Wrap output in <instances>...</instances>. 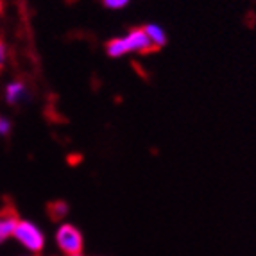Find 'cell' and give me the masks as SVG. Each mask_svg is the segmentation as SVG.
I'll list each match as a JSON object with an SVG mask.
<instances>
[{"label": "cell", "mask_w": 256, "mask_h": 256, "mask_svg": "<svg viewBox=\"0 0 256 256\" xmlns=\"http://www.w3.org/2000/svg\"><path fill=\"white\" fill-rule=\"evenodd\" d=\"M154 47L152 43L147 38L144 27H136L131 29L128 34L113 38L106 43V52L110 58H124L126 54H146V52H152Z\"/></svg>", "instance_id": "cell-1"}, {"label": "cell", "mask_w": 256, "mask_h": 256, "mask_svg": "<svg viewBox=\"0 0 256 256\" xmlns=\"http://www.w3.org/2000/svg\"><path fill=\"white\" fill-rule=\"evenodd\" d=\"M13 238L29 254H40L45 249V244H47V236H45L43 230L32 220H18Z\"/></svg>", "instance_id": "cell-2"}, {"label": "cell", "mask_w": 256, "mask_h": 256, "mask_svg": "<svg viewBox=\"0 0 256 256\" xmlns=\"http://www.w3.org/2000/svg\"><path fill=\"white\" fill-rule=\"evenodd\" d=\"M56 246L60 248V251L64 256H72L82 252L84 248V236H82L81 230L72 224V222H61L58 230H56Z\"/></svg>", "instance_id": "cell-3"}, {"label": "cell", "mask_w": 256, "mask_h": 256, "mask_svg": "<svg viewBox=\"0 0 256 256\" xmlns=\"http://www.w3.org/2000/svg\"><path fill=\"white\" fill-rule=\"evenodd\" d=\"M18 220L13 210H8V212H0V244L8 242L9 238L14 236V230L18 226Z\"/></svg>", "instance_id": "cell-4"}, {"label": "cell", "mask_w": 256, "mask_h": 256, "mask_svg": "<svg viewBox=\"0 0 256 256\" xmlns=\"http://www.w3.org/2000/svg\"><path fill=\"white\" fill-rule=\"evenodd\" d=\"M26 97H27L26 82H22V81L8 82V86H6V90H4L6 102L11 104V106H16V104L24 102V100H26Z\"/></svg>", "instance_id": "cell-5"}, {"label": "cell", "mask_w": 256, "mask_h": 256, "mask_svg": "<svg viewBox=\"0 0 256 256\" xmlns=\"http://www.w3.org/2000/svg\"><path fill=\"white\" fill-rule=\"evenodd\" d=\"M144 30H146L149 42L152 43L154 50H158V48L166 45V32L160 24H147V26H144Z\"/></svg>", "instance_id": "cell-6"}, {"label": "cell", "mask_w": 256, "mask_h": 256, "mask_svg": "<svg viewBox=\"0 0 256 256\" xmlns=\"http://www.w3.org/2000/svg\"><path fill=\"white\" fill-rule=\"evenodd\" d=\"M70 212V206L66 204L64 201H56L50 204V217L54 220H63Z\"/></svg>", "instance_id": "cell-7"}, {"label": "cell", "mask_w": 256, "mask_h": 256, "mask_svg": "<svg viewBox=\"0 0 256 256\" xmlns=\"http://www.w3.org/2000/svg\"><path fill=\"white\" fill-rule=\"evenodd\" d=\"M13 129V124H11V120L8 116L0 115V136H8L9 132Z\"/></svg>", "instance_id": "cell-8"}, {"label": "cell", "mask_w": 256, "mask_h": 256, "mask_svg": "<svg viewBox=\"0 0 256 256\" xmlns=\"http://www.w3.org/2000/svg\"><path fill=\"white\" fill-rule=\"evenodd\" d=\"M131 0H102V4L108 9H124L126 6H129Z\"/></svg>", "instance_id": "cell-9"}, {"label": "cell", "mask_w": 256, "mask_h": 256, "mask_svg": "<svg viewBox=\"0 0 256 256\" xmlns=\"http://www.w3.org/2000/svg\"><path fill=\"white\" fill-rule=\"evenodd\" d=\"M6 61H8V47H6V43L0 40V68L6 64Z\"/></svg>", "instance_id": "cell-10"}, {"label": "cell", "mask_w": 256, "mask_h": 256, "mask_svg": "<svg viewBox=\"0 0 256 256\" xmlns=\"http://www.w3.org/2000/svg\"><path fill=\"white\" fill-rule=\"evenodd\" d=\"M72 256H84V254H82V252H79V254H72Z\"/></svg>", "instance_id": "cell-11"}, {"label": "cell", "mask_w": 256, "mask_h": 256, "mask_svg": "<svg viewBox=\"0 0 256 256\" xmlns=\"http://www.w3.org/2000/svg\"><path fill=\"white\" fill-rule=\"evenodd\" d=\"M20 256H32V254H29V252H27V254H20Z\"/></svg>", "instance_id": "cell-12"}]
</instances>
